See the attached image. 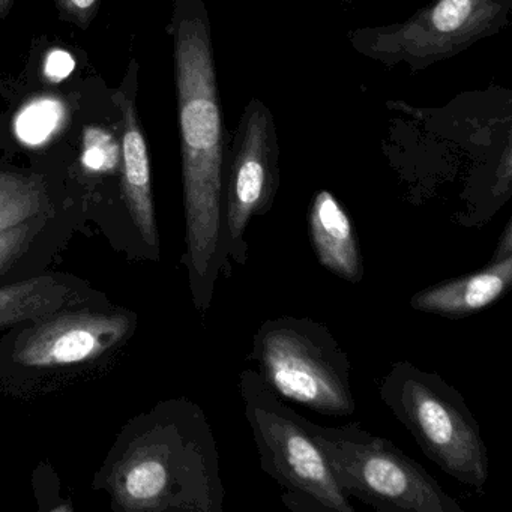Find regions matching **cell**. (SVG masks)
<instances>
[{"instance_id": "6da1fadb", "label": "cell", "mask_w": 512, "mask_h": 512, "mask_svg": "<svg viewBox=\"0 0 512 512\" xmlns=\"http://www.w3.org/2000/svg\"><path fill=\"white\" fill-rule=\"evenodd\" d=\"M173 56L181 133L187 265L197 307L206 310L224 269L226 130L206 0H173Z\"/></svg>"}, {"instance_id": "7a4b0ae2", "label": "cell", "mask_w": 512, "mask_h": 512, "mask_svg": "<svg viewBox=\"0 0 512 512\" xmlns=\"http://www.w3.org/2000/svg\"><path fill=\"white\" fill-rule=\"evenodd\" d=\"M379 395L425 457L461 484L484 490L490 476L488 449L458 389L433 371L397 361L382 377Z\"/></svg>"}, {"instance_id": "3957f363", "label": "cell", "mask_w": 512, "mask_h": 512, "mask_svg": "<svg viewBox=\"0 0 512 512\" xmlns=\"http://www.w3.org/2000/svg\"><path fill=\"white\" fill-rule=\"evenodd\" d=\"M238 385L260 467L277 482L284 505L295 512H355L308 430V419L254 368L241 371Z\"/></svg>"}, {"instance_id": "277c9868", "label": "cell", "mask_w": 512, "mask_h": 512, "mask_svg": "<svg viewBox=\"0 0 512 512\" xmlns=\"http://www.w3.org/2000/svg\"><path fill=\"white\" fill-rule=\"evenodd\" d=\"M247 359L281 398L320 415L355 413L349 355L323 323L295 316L265 320Z\"/></svg>"}, {"instance_id": "5b68a950", "label": "cell", "mask_w": 512, "mask_h": 512, "mask_svg": "<svg viewBox=\"0 0 512 512\" xmlns=\"http://www.w3.org/2000/svg\"><path fill=\"white\" fill-rule=\"evenodd\" d=\"M308 430L347 496L379 512H463L418 461L359 422L323 427L308 419Z\"/></svg>"}, {"instance_id": "8992f818", "label": "cell", "mask_w": 512, "mask_h": 512, "mask_svg": "<svg viewBox=\"0 0 512 512\" xmlns=\"http://www.w3.org/2000/svg\"><path fill=\"white\" fill-rule=\"evenodd\" d=\"M512 0H431L404 22L347 32L358 55L410 74L455 58L511 23Z\"/></svg>"}, {"instance_id": "52a82bcc", "label": "cell", "mask_w": 512, "mask_h": 512, "mask_svg": "<svg viewBox=\"0 0 512 512\" xmlns=\"http://www.w3.org/2000/svg\"><path fill=\"white\" fill-rule=\"evenodd\" d=\"M280 143L274 113L260 98L245 106L227 154L223 196L224 272L247 266V230L274 208L280 188Z\"/></svg>"}, {"instance_id": "ba28073f", "label": "cell", "mask_w": 512, "mask_h": 512, "mask_svg": "<svg viewBox=\"0 0 512 512\" xmlns=\"http://www.w3.org/2000/svg\"><path fill=\"white\" fill-rule=\"evenodd\" d=\"M121 314L74 313L50 317L23 335L14 359L26 367L77 364L103 355L130 331Z\"/></svg>"}, {"instance_id": "9c48e42d", "label": "cell", "mask_w": 512, "mask_h": 512, "mask_svg": "<svg viewBox=\"0 0 512 512\" xmlns=\"http://www.w3.org/2000/svg\"><path fill=\"white\" fill-rule=\"evenodd\" d=\"M512 286V221L506 223L490 265L473 274L419 290L410 307L419 313L463 319L499 301Z\"/></svg>"}, {"instance_id": "30bf717a", "label": "cell", "mask_w": 512, "mask_h": 512, "mask_svg": "<svg viewBox=\"0 0 512 512\" xmlns=\"http://www.w3.org/2000/svg\"><path fill=\"white\" fill-rule=\"evenodd\" d=\"M308 230L320 265L350 284L364 280V262L358 233L340 200L329 190H319L311 200Z\"/></svg>"}, {"instance_id": "8fae6325", "label": "cell", "mask_w": 512, "mask_h": 512, "mask_svg": "<svg viewBox=\"0 0 512 512\" xmlns=\"http://www.w3.org/2000/svg\"><path fill=\"white\" fill-rule=\"evenodd\" d=\"M122 112V194L143 241L157 250L158 232L152 199L148 143L130 95L116 97Z\"/></svg>"}, {"instance_id": "7c38bea8", "label": "cell", "mask_w": 512, "mask_h": 512, "mask_svg": "<svg viewBox=\"0 0 512 512\" xmlns=\"http://www.w3.org/2000/svg\"><path fill=\"white\" fill-rule=\"evenodd\" d=\"M67 289L53 278L41 277L0 289V328L25 320L43 319L59 310Z\"/></svg>"}, {"instance_id": "4fadbf2b", "label": "cell", "mask_w": 512, "mask_h": 512, "mask_svg": "<svg viewBox=\"0 0 512 512\" xmlns=\"http://www.w3.org/2000/svg\"><path fill=\"white\" fill-rule=\"evenodd\" d=\"M43 202L44 188L37 178L0 172V232L31 220Z\"/></svg>"}, {"instance_id": "5bb4252c", "label": "cell", "mask_w": 512, "mask_h": 512, "mask_svg": "<svg viewBox=\"0 0 512 512\" xmlns=\"http://www.w3.org/2000/svg\"><path fill=\"white\" fill-rule=\"evenodd\" d=\"M62 118V106L58 101L41 100L32 103L17 119V133L25 142L37 143L49 139Z\"/></svg>"}, {"instance_id": "9a60e30c", "label": "cell", "mask_w": 512, "mask_h": 512, "mask_svg": "<svg viewBox=\"0 0 512 512\" xmlns=\"http://www.w3.org/2000/svg\"><path fill=\"white\" fill-rule=\"evenodd\" d=\"M83 163L97 172L112 169L116 163V145L112 137L97 128L88 130V134L85 133Z\"/></svg>"}, {"instance_id": "2e32d148", "label": "cell", "mask_w": 512, "mask_h": 512, "mask_svg": "<svg viewBox=\"0 0 512 512\" xmlns=\"http://www.w3.org/2000/svg\"><path fill=\"white\" fill-rule=\"evenodd\" d=\"M29 241V227L26 223L0 232V274L16 262L17 257L23 253Z\"/></svg>"}, {"instance_id": "e0dca14e", "label": "cell", "mask_w": 512, "mask_h": 512, "mask_svg": "<svg viewBox=\"0 0 512 512\" xmlns=\"http://www.w3.org/2000/svg\"><path fill=\"white\" fill-rule=\"evenodd\" d=\"M103 0H55L62 19L86 29L97 16Z\"/></svg>"}, {"instance_id": "ac0fdd59", "label": "cell", "mask_w": 512, "mask_h": 512, "mask_svg": "<svg viewBox=\"0 0 512 512\" xmlns=\"http://www.w3.org/2000/svg\"><path fill=\"white\" fill-rule=\"evenodd\" d=\"M74 61L68 53L65 52H53L49 55L46 64L47 76L52 77L55 80L64 79L68 74L73 71Z\"/></svg>"}, {"instance_id": "d6986e66", "label": "cell", "mask_w": 512, "mask_h": 512, "mask_svg": "<svg viewBox=\"0 0 512 512\" xmlns=\"http://www.w3.org/2000/svg\"><path fill=\"white\" fill-rule=\"evenodd\" d=\"M13 8V0H0V19H7Z\"/></svg>"}, {"instance_id": "ffe728a7", "label": "cell", "mask_w": 512, "mask_h": 512, "mask_svg": "<svg viewBox=\"0 0 512 512\" xmlns=\"http://www.w3.org/2000/svg\"><path fill=\"white\" fill-rule=\"evenodd\" d=\"M347 2H350V0H347Z\"/></svg>"}]
</instances>
